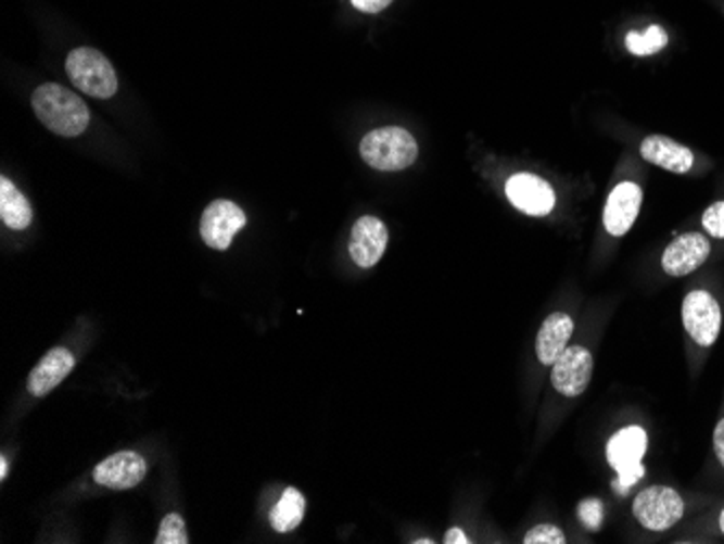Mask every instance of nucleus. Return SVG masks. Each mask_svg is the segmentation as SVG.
<instances>
[{
	"mask_svg": "<svg viewBox=\"0 0 724 544\" xmlns=\"http://www.w3.org/2000/svg\"><path fill=\"white\" fill-rule=\"evenodd\" d=\"M245 226V213L230 200L211 202L200 222L202 239L213 250H228L234 235Z\"/></svg>",
	"mask_w": 724,
	"mask_h": 544,
	"instance_id": "0eeeda50",
	"label": "nucleus"
},
{
	"mask_svg": "<svg viewBox=\"0 0 724 544\" xmlns=\"http://www.w3.org/2000/svg\"><path fill=\"white\" fill-rule=\"evenodd\" d=\"M148 473L145 460L135 454V452H119L113 454L111 458L102 460L93 469V480L96 484L111 489V491H128L135 489L137 484L143 482Z\"/></svg>",
	"mask_w": 724,
	"mask_h": 544,
	"instance_id": "9b49d317",
	"label": "nucleus"
},
{
	"mask_svg": "<svg viewBox=\"0 0 724 544\" xmlns=\"http://www.w3.org/2000/svg\"><path fill=\"white\" fill-rule=\"evenodd\" d=\"M634 517L649 532H666L684 517V499L669 486H651L638 493Z\"/></svg>",
	"mask_w": 724,
	"mask_h": 544,
	"instance_id": "20e7f679",
	"label": "nucleus"
},
{
	"mask_svg": "<svg viewBox=\"0 0 724 544\" xmlns=\"http://www.w3.org/2000/svg\"><path fill=\"white\" fill-rule=\"evenodd\" d=\"M445 543L447 544H469L471 541H469V536L462 532V530H458V528H454V530H449L447 534H445Z\"/></svg>",
	"mask_w": 724,
	"mask_h": 544,
	"instance_id": "bb28decb",
	"label": "nucleus"
},
{
	"mask_svg": "<svg viewBox=\"0 0 724 544\" xmlns=\"http://www.w3.org/2000/svg\"><path fill=\"white\" fill-rule=\"evenodd\" d=\"M714 450H716V456H719V460L724 467V419L716 426V432H714Z\"/></svg>",
	"mask_w": 724,
	"mask_h": 544,
	"instance_id": "a878e982",
	"label": "nucleus"
},
{
	"mask_svg": "<svg viewBox=\"0 0 724 544\" xmlns=\"http://www.w3.org/2000/svg\"><path fill=\"white\" fill-rule=\"evenodd\" d=\"M684 328L701 347H712L721 337L723 313L716 298L708 291H693L684 300Z\"/></svg>",
	"mask_w": 724,
	"mask_h": 544,
	"instance_id": "39448f33",
	"label": "nucleus"
},
{
	"mask_svg": "<svg viewBox=\"0 0 724 544\" xmlns=\"http://www.w3.org/2000/svg\"><path fill=\"white\" fill-rule=\"evenodd\" d=\"M74 369V356L63 350V347H56V350H50L39 363L37 367L30 371L28 376V393L33 397H43L48 395L50 391H54Z\"/></svg>",
	"mask_w": 724,
	"mask_h": 544,
	"instance_id": "4468645a",
	"label": "nucleus"
},
{
	"mask_svg": "<svg viewBox=\"0 0 724 544\" xmlns=\"http://www.w3.org/2000/svg\"><path fill=\"white\" fill-rule=\"evenodd\" d=\"M640 154L645 161L673 174H688L695 167V152L664 135L647 137L640 146Z\"/></svg>",
	"mask_w": 724,
	"mask_h": 544,
	"instance_id": "ddd939ff",
	"label": "nucleus"
},
{
	"mask_svg": "<svg viewBox=\"0 0 724 544\" xmlns=\"http://www.w3.org/2000/svg\"><path fill=\"white\" fill-rule=\"evenodd\" d=\"M580 517L582 521L590 528V530H599V523L604 521V508L597 499H590V502H584L582 508H580Z\"/></svg>",
	"mask_w": 724,
	"mask_h": 544,
	"instance_id": "b1692460",
	"label": "nucleus"
},
{
	"mask_svg": "<svg viewBox=\"0 0 724 544\" xmlns=\"http://www.w3.org/2000/svg\"><path fill=\"white\" fill-rule=\"evenodd\" d=\"M643 206V189L636 182H621L608 198L604 224L612 237H623L630 232L638 219Z\"/></svg>",
	"mask_w": 724,
	"mask_h": 544,
	"instance_id": "f8f14e48",
	"label": "nucleus"
},
{
	"mask_svg": "<svg viewBox=\"0 0 724 544\" xmlns=\"http://www.w3.org/2000/svg\"><path fill=\"white\" fill-rule=\"evenodd\" d=\"M703 228H706L712 237L724 239V202L712 204V206L703 213Z\"/></svg>",
	"mask_w": 724,
	"mask_h": 544,
	"instance_id": "4be33fe9",
	"label": "nucleus"
},
{
	"mask_svg": "<svg viewBox=\"0 0 724 544\" xmlns=\"http://www.w3.org/2000/svg\"><path fill=\"white\" fill-rule=\"evenodd\" d=\"M360 156L380 172H402L419 156L415 137L399 126H384L367 132L360 141Z\"/></svg>",
	"mask_w": 724,
	"mask_h": 544,
	"instance_id": "f03ea898",
	"label": "nucleus"
},
{
	"mask_svg": "<svg viewBox=\"0 0 724 544\" xmlns=\"http://www.w3.org/2000/svg\"><path fill=\"white\" fill-rule=\"evenodd\" d=\"M393 0H352V4L363 11V13H378L382 9H386Z\"/></svg>",
	"mask_w": 724,
	"mask_h": 544,
	"instance_id": "393cba45",
	"label": "nucleus"
},
{
	"mask_svg": "<svg viewBox=\"0 0 724 544\" xmlns=\"http://www.w3.org/2000/svg\"><path fill=\"white\" fill-rule=\"evenodd\" d=\"M525 544H564L567 543V536L560 528L551 526V523H545V526H538L534 530H530L523 539Z\"/></svg>",
	"mask_w": 724,
	"mask_h": 544,
	"instance_id": "412c9836",
	"label": "nucleus"
},
{
	"mask_svg": "<svg viewBox=\"0 0 724 544\" xmlns=\"http://www.w3.org/2000/svg\"><path fill=\"white\" fill-rule=\"evenodd\" d=\"M156 544H187L189 536L185 530V521L178 515H167L161 523V530L156 534Z\"/></svg>",
	"mask_w": 724,
	"mask_h": 544,
	"instance_id": "aec40b11",
	"label": "nucleus"
},
{
	"mask_svg": "<svg viewBox=\"0 0 724 544\" xmlns=\"http://www.w3.org/2000/svg\"><path fill=\"white\" fill-rule=\"evenodd\" d=\"M386 245H389V228L384 226L382 219L365 215L354 224L350 237V256L358 267L363 269L376 267L384 256Z\"/></svg>",
	"mask_w": 724,
	"mask_h": 544,
	"instance_id": "1a4fd4ad",
	"label": "nucleus"
},
{
	"mask_svg": "<svg viewBox=\"0 0 724 544\" xmlns=\"http://www.w3.org/2000/svg\"><path fill=\"white\" fill-rule=\"evenodd\" d=\"M7 473H9V465H7V458L2 456V458H0V480H4Z\"/></svg>",
	"mask_w": 724,
	"mask_h": 544,
	"instance_id": "cd10ccee",
	"label": "nucleus"
},
{
	"mask_svg": "<svg viewBox=\"0 0 724 544\" xmlns=\"http://www.w3.org/2000/svg\"><path fill=\"white\" fill-rule=\"evenodd\" d=\"M65 69L76 89L106 100L117 93V74L111 61L93 48H76L65 59Z\"/></svg>",
	"mask_w": 724,
	"mask_h": 544,
	"instance_id": "7ed1b4c3",
	"label": "nucleus"
},
{
	"mask_svg": "<svg viewBox=\"0 0 724 544\" xmlns=\"http://www.w3.org/2000/svg\"><path fill=\"white\" fill-rule=\"evenodd\" d=\"M30 102L39 122L61 137H78L89 124L87 104L74 91L56 83L37 87Z\"/></svg>",
	"mask_w": 724,
	"mask_h": 544,
	"instance_id": "f257e3e1",
	"label": "nucleus"
},
{
	"mask_svg": "<svg viewBox=\"0 0 724 544\" xmlns=\"http://www.w3.org/2000/svg\"><path fill=\"white\" fill-rule=\"evenodd\" d=\"M625 46L636 56H649V54H656V52H660L669 46V33L660 24H653L645 33L632 30L625 39Z\"/></svg>",
	"mask_w": 724,
	"mask_h": 544,
	"instance_id": "6ab92c4d",
	"label": "nucleus"
},
{
	"mask_svg": "<svg viewBox=\"0 0 724 544\" xmlns=\"http://www.w3.org/2000/svg\"><path fill=\"white\" fill-rule=\"evenodd\" d=\"M619 473V478H617V482H614V489L619 491V493H627L634 484H638L643 478H645V467H643V463H638V465H634V467H627V469H621V471H617Z\"/></svg>",
	"mask_w": 724,
	"mask_h": 544,
	"instance_id": "5701e85b",
	"label": "nucleus"
},
{
	"mask_svg": "<svg viewBox=\"0 0 724 544\" xmlns=\"http://www.w3.org/2000/svg\"><path fill=\"white\" fill-rule=\"evenodd\" d=\"M306 515V499L297 489H287L280 502L274 506L269 521L278 534L293 532Z\"/></svg>",
	"mask_w": 724,
	"mask_h": 544,
	"instance_id": "a211bd4d",
	"label": "nucleus"
},
{
	"mask_svg": "<svg viewBox=\"0 0 724 544\" xmlns=\"http://www.w3.org/2000/svg\"><path fill=\"white\" fill-rule=\"evenodd\" d=\"M721 530H723V534H724V510H723V515H721Z\"/></svg>",
	"mask_w": 724,
	"mask_h": 544,
	"instance_id": "c756f323",
	"label": "nucleus"
},
{
	"mask_svg": "<svg viewBox=\"0 0 724 544\" xmlns=\"http://www.w3.org/2000/svg\"><path fill=\"white\" fill-rule=\"evenodd\" d=\"M573 328L575 324L567 313H554L543 321L536 337V356L543 365L551 367L558 360V356L569 347Z\"/></svg>",
	"mask_w": 724,
	"mask_h": 544,
	"instance_id": "2eb2a0df",
	"label": "nucleus"
},
{
	"mask_svg": "<svg viewBox=\"0 0 724 544\" xmlns=\"http://www.w3.org/2000/svg\"><path fill=\"white\" fill-rule=\"evenodd\" d=\"M712 254L710 241L701 232L679 235L662 256V267L669 276L682 278L697 271Z\"/></svg>",
	"mask_w": 724,
	"mask_h": 544,
	"instance_id": "9d476101",
	"label": "nucleus"
},
{
	"mask_svg": "<svg viewBox=\"0 0 724 544\" xmlns=\"http://www.w3.org/2000/svg\"><path fill=\"white\" fill-rule=\"evenodd\" d=\"M417 544H432L434 541H430V539H421V541H415Z\"/></svg>",
	"mask_w": 724,
	"mask_h": 544,
	"instance_id": "c85d7f7f",
	"label": "nucleus"
},
{
	"mask_svg": "<svg viewBox=\"0 0 724 544\" xmlns=\"http://www.w3.org/2000/svg\"><path fill=\"white\" fill-rule=\"evenodd\" d=\"M508 200L523 213L545 217L556 206V191L536 174H515L506 185Z\"/></svg>",
	"mask_w": 724,
	"mask_h": 544,
	"instance_id": "6e6552de",
	"label": "nucleus"
},
{
	"mask_svg": "<svg viewBox=\"0 0 724 544\" xmlns=\"http://www.w3.org/2000/svg\"><path fill=\"white\" fill-rule=\"evenodd\" d=\"M0 219L13 230H24L33 222V211L26 198L13 187L9 178L0 180Z\"/></svg>",
	"mask_w": 724,
	"mask_h": 544,
	"instance_id": "f3484780",
	"label": "nucleus"
},
{
	"mask_svg": "<svg viewBox=\"0 0 724 544\" xmlns=\"http://www.w3.org/2000/svg\"><path fill=\"white\" fill-rule=\"evenodd\" d=\"M645 454H647V432L640 426L623 428L608 443V463L614 471L643 463Z\"/></svg>",
	"mask_w": 724,
	"mask_h": 544,
	"instance_id": "dca6fc26",
	"label": "nucleus"
},
{
	"mask_svg": "<svg viewBox=\"0 0 724 544\" xmlns=\"http://www.w3.org/2000/svg\"><path fill=\"white\" fill-rule=\"evenodd\" d=\"M593 354L586 347H567L551 365V384L564 397H580L593 380Z\"/></svg>",
	"mask_w": 724,
	"mask_h": 544,
	"instance_id": "423d86ee",
	"label": "nucleus"
}]
</instances>
